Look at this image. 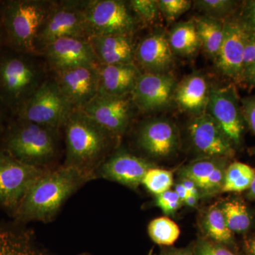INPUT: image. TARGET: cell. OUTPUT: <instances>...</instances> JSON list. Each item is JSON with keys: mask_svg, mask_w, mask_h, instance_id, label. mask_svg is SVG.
Returning <instances> with one entry per match:
<instances>
[{"mask_svg": "<svg viewBox=\"0 0 255 255\" xmlns=\"http://www.w3.org/2000/svg\"><path fill=\"white\" fill-rule=\"evenodd\" d=\"M90 180L78 169L65 165L45 171L14 211L15 219L22 222H50L68 198Z\"/></svg>", "mask_w": 255, "mask_h": 255, "instance_id": "cell-1", "label": "cell"}, {"mask_svg": "<svg viewBox=\"0 0 255 255\" xmlns=\"http://www.w3.org/2000/svg\"><path fill=\"white\" fill-rule=\"evenodd\" d=\"M63 128L66 145L64 165L78 169L91 180L117 138L79 109H74Z\"/></svg>", "mask_w": 255, "mask_h": 255, "instance_id": "cell-2", "label": "cell"}, {"mask_svg": "<svg viewBox=\"0 0 255 255\" xmlns=\"http://www.w3.org/2000/svg\"><path fill=\"white\" fill-rule=\"evenodd\" d=\"M2 149L23 163L41 168L56 157L59 128L14 118L2 134Z\"/></svg>", "mask_w": 255, "mask_h": 255, "instance_id": "cell-3", "label": "cell"}, {"mask_svg": "<svg viewBox=\"0 0 255 255\" xmlns=\"http://www.w3.org/2000/svg\"><path fill=\"white\" fill-rule=\"evenodd\" d=\"M36 55L6 46L0 49V100L12 115L47 79Z\"/></svg>", "mask_w": 255, "mask_h": 255, "instance_id": "cell-4", "label": "cell"}, {"mask_svg": "<svg viewBox=\"0 0 255 255\" xmlns=\"http://www.w3.org/2000/svg\"><path fill=\"white\" fill-rule=\"evenodd\" d=\"M53 1H0V19L6 46L28 54L38 55L36 41Z\"/></svg>", "mask_w": 255, "mask_h": 255, "instance_id": "cell-5", "label": "cell"}, {"mask_svg": "<svg viewBox=\"0 0 255 255\" xmlns=\"http://www.w3.org/2000/svg\"><path fill=\"white\" fill-rule=\"evenodd\" d=\"M73 110L54 78L46 79L13 116L20 120L60 129Z\"/></svg>", "mask_w": 255, "mask_h": 255, "instance_id": "cell-6", "label": "cell"}, {"mask_svg": "<svg viewBox=\"0 0 255 255\" xmlns=\"http://www.w3.org/2000/svg\"><path fill=\"white\" fill-rule=\"evenodd\" d=\"M85 11L88 39L106 35L133 36L138 25L128 1L88 0Z\"/></svg>", "mask_w": 255, "mask_h": 255, "instance_id": "cell-7", "label": "cell"}, {"mask_svg": "<svg viewBox=\"0 0 255 255\" xmlns=\"http://www.w3.org/2000/svg\"><path fill=\"white\" fill-rule=\"evenodd\" d=\"M85 5V1H53L37 38L38 54L47 45L59 38L88 39Z\"/></svg>", "mask_w": 255, "mask_h": 255, "instance_id": "cell-8", "label": "cell"}, {"mask_svg": "<svg viewBox=\"0 0 255 255\" xmlns=\"http://www.w3.org/2000/svg\"><path fill=\"white\" fill-rule=\"evenodd\" d=\"M206 113L211 115L236 150L244 142L247 128L236 85L212 87Z\"/></svg>", "mask_w": 255, "mask_h": 255, "instance_id": "cell-9", "label": "cell"}, {"mask_svg": "<svg viewBox=\"0 0 255 255\" xmlns=\"http://www.w3.org/2000/svg\"><path fill=\"white\" fill-rule=\"evenodd\" d=\"M44 172L0 150V205L14 213L28 189Z\"/></svg>", "mask_w": 255, "mask_h": 255, "instance_id": "cell-10", "label": "cell"}, {"mask_svg": "<svg viewBox=\"0 0 255 255\" xmlns=\"http://www.w3.org/2000/svg\"><path fill=\"white\" fill-rule=\"evenodd\" d=\"M133 107L130 95L111 97L98 94L79 110L119 139L130 126Z\"/></svg>", "mask_w": 255, "mask_h": 255, "instance_id": "cell-11", "label": "cell"}, {"mask_svg": "<svg viewBox=\"0 0 255 255\" xmlns=\"http://www.w3.org/2000/svg\"><path fill=\"white\" fill-rule=\"evenodd\" d=\"M224 24V38L219 55L214 60L215 65L233 84L241 85L244 72L243 53L248 31L238 12L225 20Z\"/></svg>", "mask_w": 255, "mask_h": 255, "instance_id": "cell-12", "label": "cell"}, {"mask_svg": "<svg viewBox=\"0 0 255 255\" xmlns=\"http://www.w3.org/2000/svg\"><path fill=\"white\" fill-rule=\"evenodd\" d=\"M191 146L202 157H226L232 159L236 147L208 113L193 117L188 124Z\"/></svg>", "mask_w": 255, "mask_h": 255, "instance_id": "cell-13", "label": "cell"}, {"mask_svg": "<svg viewBox=\"0 0 255 255\" xmlns=\"http://www.w3.org/2000/svg\"><path fill=\"white\" fill-rule=\"evenodd\" d=\"M137 142L151 158H169L177 153L180 147L179 129L169 119H147L138 128Z\"/></svg>", "mask_w": 255, "mask_h": 255, "instance_id": "cell-14", "label": "cell"}, {"mask_svg": "<svg viewBox=\"0 0 255 255\" xmlns=\"http://www.w3.org/2000/svg\"><path fill=\"white\" fill-rule=\"evenodd\" d=\"M177 82L172 73H142L132 90V103L141 113L164 110L173 101Z\"/></svg>", "mask_w": 255, "mask_h": 255, "instance_id": "cell-15", "label": "cell"}, {"mask_svg": "<svg viewBox=\"0 0 255 255\" xmlns=\"http://www.w3.org/2000/svg\"><path fill=\"white\" fill-rule=\"evenodd\" d=\"M54 73L77 67L99 65L88 39L65 37L51 42L41 50Z\"/></svg>", "mask_w": 255, "mask_h": 255, "instance_id": "cell-16", "label": "cell"}, {"mask_svg": "<svg viewBox=\"0 0 255 255\" xmlns=\"http://www.w3.org/2000/svg\"><path fill=\"white\" fill-rule=\"evenodd\" d=\"M54 80L74 109H81L99 94V65L77 67L55 73Z\"/></svg>", "mask_w": 255, "mask_h": 255, "instance_id": "cell-17", "label": "cell"}, {"mask_svg": "<svg viewBox=\"0 0 255 255\" xmlns=\"http://www.w3.org/2000/svg\"><path fill=\"white\" fill-rule=\"evenodd\" d=\"M155 163L122 149L111 154L97 171L100 177L119 183L132 189L141 185L147 171Z\"/></svg>", "mask_w": 255, "mask_h": 255, "instance_id": "cell-18", "label": "cell"}, {"mask_svg": "<svg viewBox=\"0 0 255 255\" xmlns=\"http://www.w3.org/2000/svg\"><path fill=\"white\" fill-rule=\"evenodd\" d=\"M174 54L167 33L156 31L147 35L135 46V62L142 73H170Z\"/></svg>", "mask_w": 255, "mask_h": 255, "instance_id": "cell-19", "label": "cell"}, {"mask_svg": "<svg viewBox=\"0 0 255 255\" xmlns=\"http://www.w3.org/2000/svg\"><path fill=\"white\" fill-rule=\"evenodd\" d=\"M231 160L226 157H201L183 166L178 174L194 182L202 197H210L221 193L226 169Z\"/></svg>", "mask_w": 255, "mask_h": 255, "instance_id": "cell-20", "label": "cell"}, {"mask_svg": "<svg viewBox=\"0 0 255 255\" xmlns=\"http://www.w3.org/2000/svg\"><path fill=\"white\" fill-rule=\"evenodd\" d=\"M211 89L205 75L193 73L178 82L173 101L183 112L196 117L206 113Z\"/></svg>", "mask_w": 255, "mask_h": 255, "instance_id": "cell-21", "label": "cell"}, {"mask_svg": "<svg viewBox=\"0 0 255 255\" xmlns=\"http://www.w3.org/2000/svg\"><path fill=\"white\" fill-rule=\"evenodd\" d=\"M99 65L135 63V46L132 36L106 35L89 39Z\"/></svg>", "mask_w": 255, "mask_h": 255, "instance_id": "cell-22", "label": "cell"}, {"mask_svg": "<svg viewBox=\"0 0 255 255\" xmlns=\"http://www.w3.org/2000/svg\"><path fill=\"white\" fill-rule=\"evenodd\" d=\"M99 95L124 97L131 95L142 72L135 63L100 65Z\"/></svg>", "mask_w": 255, "mask_h": 255, "instance_id": "cell-23", "label": "cell"}, {"mask_svg": "<svg viewBox=\"0 0 255 255\" xmlns=\"http://www.w3.org/2000/svg\"><path fill=\"white\" fill-rule=\"evenodd\" d=\"M199 226L203 237L236 250L235 234L228 228L220 203L212 204L202 213Z\"/></svg>", "mask_w": 255, "mask_h": 255, "instance_id": "cell-24", "label": "cell"}, {"mask_svg": "<svg viewBox=\"0 0 255 255\" xmlns=\"http://www.w3.org/2000/svg\"><path fill=\"white\" fill-rule=\"evenodd\" d=\"M228 228L234 234H249L255 225V214L248 204L239 197L220 203Z\"/></svg>", "mask_w": 255, "mask_h": 255, "instance_id": "cell-25", "label": "cell"}, {"mask_svg": "<svg viewBox=\"0 0 255 255\" xmlns=\"http://www.w3.org/2000/svg\"><path fill=\"white\" fill-rule=\"evenodd\" d=\"M169 46L174 55L193 57L201 48L194 19L176 23L167 33Z\"/></svg>", "mask_w": 255, "mask_h": 255, "instance_id": "cell-26", "label": "cell"}, {"mask_svg": "<svg viewBox=\"0 0 255 255\" xmlns=\"http://www.w3.org/2000/svg\"><path fill=\"white\" fill-rule=\"evenodd\" d=\"M200 38L201 48L210 59L217 58L224 38V21L206 16L193 18Z\"/></svg>", "mask_w": 255, "mask_h": 255, "instance_id": "cell-27", "label": "cell"}, {"mask_svg": "<svg viewBox=\"0 0 255 255\" xmlns=\"http://www.w3.org/2000/svg\"><path fill=\"white\" fill-rule=\"evenodd\" d=\"M0 255H48L27 233L0 228Z\"/></svg>", "mask_w": 255, "mask_h": 255, "instance_id": "cell-28", "label": "cell"}, {"mask_svg": "<svg viewBox=\"0 0 255 255\" xmlns=\"http://www.w3.org/2000/svg\"><path fill=\"white\" fill-rule=\"evenodd\" d=\"M255 169L243 162H231L226 169L223 182V193H241L251 187Z\"/></svg>", "mask_w": 255, "mask_h": 255, "instance_id": "cell-29", "label": "cell"}, {"mask_svg": "<svg viewBox=\"0 0 255 255\" xmlns=\"http://www.w3.org/2000/svg\"><path fill=\"white\" fill-rule=\"evenodd\" d=\"M147 233L150 239L158 246L171 247L179 238L181 231L177 223L168 216H162L149 223Z\"/></svg>", "mask_w": 255, "mask_h": 255, "instance_id": "cell-30", "label": "cell"}, {"mask_svg": "<svg viewBox=\"0 0 255 255\" xmlns=\"http://www.w3.org/2000/svg\"><path fill=\"white\" fill-rule=\"evenodd\" d=\"M193 4L204 16L225 21L237 14L242 3L233 0H196Z\"/></svg>", "mask_w": 255, "mask_h": 255, "instance_id": "cell-31", "label": "cell"}, {"mask_svg": "<svg viewBox=\"0 0 255 255\" xmlns=\"http://www.w3.org/2000/svg\"><path fill=\"white\" fill-rule=\"evenodd\" d=\"M142 185L152 195H159L173 187V172L157 167L151 168L145 174Z\"/></svg>", "mask_w": 255, "mask_h": 255, "instance_id": "cell-32", "label": "cell"}, {"mask_svg": "<svg viewBox=\"0 0 255 255\" xmlns=\"http://www.w3.org/2000/svg\"><path fill=\"white\" fill-rule=\"evenodd\" d=\"M128 4L137 22L146 26L154 24L160 14L158 0H130Z\"/></svg>", "mask_w": 255, "mask_h": 255, "instance_id": "cell-33", "label": "cell"}, {"mask_svg": "<svg viewBox=\"0 0 255 255\" xmlns=\"http://www.w3.org/2000/svg\"><path fill=\"white\" fill-rule=\"evenodd\" d=\"M159 9L168 23L174 22L188 10L190 9L193 1L189 0H159Z\"/></svg>", "mask_w": 255, "mask_h": 255, "instance_id": "cell-34", "label": "cell"}, {"mask_svg": "<svg viewBox=\"0 0 255 255\" xmlns=\"http://www.w3.org/2000/svg\"><path fill=\"white\" fill-rule=\"evenodd\" d=\"M191 247L194 255H239L236 250L204 237L198 238Z\"/></svg>", "mask_w": 255, "mask_h": 255, "instance_id": "cell-35", "label": "cell"}, {"mask_svg": "<svg viewBox=\"0 0 255 255\" xmlns=\"http://www.w3.org/2000/svg\"><path fill=\"white\" fill-rule=\"evenodd\" d=\"M155 205L158 207L166 216H174L183 206L182 201L175 191L170 189L155 196Z\"/></svg>", "mask_w": 255, "mask_h": 255, "instance_id": "cell-36", "label": "cell"}, {"mask_svg": "<svg viewBox=\"0 0 255 255\" xmlns=\"http://www.w3.org/2000/svg\"><path fill=\"white\" fill-rule=\"evenodd\" d=\"M238 14L247 30L255 36V0L243 1Z\"/></svg>", "mask_w": 255, "mask_h": 255, "instance_id": "cell-37", "label": "cell"}, {"mask_svg": "<svg viewBox=\"0 0 255 255\" xmlns=\"http://www.w3.org/2000/svg\"><path fill=\"white\" fill-rule=\"evenodd\" d=\"M241 104L247 128L255 135V95L241 99Z\"/></svg>", "mask_w": 255, "mask_h": 255, "instance_id": "cell-38", "label": "cell"}, {"mask_svg": "<svg viewBox=\"0 0 255 255\" xmlns=\"http://www.w3.org/2000/svg\"><path fill=\"white\" fill-rule=\"evenodd\" d=\"M255 64V36L248 31L243 53V68Z\"/></svg>", "mask_w": 255, "mask_h": 255, "instance_id": "cell-39", "label": "cell"}, {"mask_svg": "<svg viewBox=\"0 0 255 255\" xmlns=\"http://www.w3.org/2000/svg\"><path fill=\"white\" fill-rule=\"evenodd\" d=\"M241 85H246L250 88L255 87V64L245 69Z\"/></svg>", "mask_w": 255, "mask_h": 255, "instance_id": "cell-40", "label": "cell"}, {"mask_svg": "<svg viewBox=\"0 0 255 255\" xmlns=\"http://www.w3.org/2000/svg\"><path fill=\"white\" fill-rule=\"evenodd\" d=\"M159 255H194L193 252L192 247H188V248H164L161 251Z\"/></svg>", "mask_w": 255, "mask_h": 255, "instance_id": "cell-41", "label": "cell"}, {"mask_svg": "<svg viewBox=\"0 0 255 255\" xmlns=\"http://www.w3.org/2000/svg\"><path fill=\"white\" fill-rule=\"evenodd\" d=\"M179 181L182 182L184 187L187 189L188 194L202 198V195H201V193L199 188L190 179H187V178L180 177L179 178Z\"/></svg>", "mask_w": 255, "mask_h": 255, "instance_id": "cell-42", "label": "cell"}, {"mask_svg": "<svg viewBox=\"0 0 255 255\" xmlns=\"http://www.w3.org/2000/svg\"><path fill=\"white\" fill-rule=\"evenodd\" d=\"M8 113H11V112H10L9 109L6 107V105L3 103L2 101L0 100V135L3 134L5 128H6L4 124L6 120V117H7Z\"/></svg>", "mask_w": 255, "mask_h": 255, "instance_id": "cell-43", "label": "cell"}, {"mask_svg": "<svg viewBox=\"0 0 255 255\" xmlns=\"http://www.w3.org/2000/svg\"><path fill=\"white\" fill-rule=\"evenodd\" d=\"M243 248L245 255H255V236L245 239Z\"/></svg>", "mask_w": 255, "mask_h": 255, "instance_id": "cell-44", "label": "cell"}, {"mask_svg": "<svg viewBox=\"0 0 255 255\" xmlns=\"http://www.w3.org/2000/svg\"><path fill=\"white\" fill-rule=\"evenodd\" d=\"M174 191H175L176 194H177L178 196H179L180 200L184 201L185 200L186 198L187 197L188 192L187 189H185V187H184V185L182 184V182L180 181H178L177 183L174 185Z\"/></svg>", "mask_w": 255, "mask_h": 255, "instance_id": "cell-45", "label": "cell"}, {"mask_svg": "<svg viewBox=\"0 0 255 255\" xmlns=\"http://www.w3.org/2000/svg\"><path fill=\"white\" fill-rule=\"evenodd\" d=\"M201 198L199 196L192 195V194H188L187 197L185 200L183 201V205L187 206L189 208L194 209L199 204V199Z\"/></svg>", "mask_w": 255, "mask_h": 255, "instance_id": "cell-46", "label": "cell"}, {"mask_svg": "<svg viewBox=\"0 0 255 255\" xmlns=\"http://www.w3.org/2000/svg\"><path fill=\"white\" fill-rule=\"evenodd\" d=\"M246 198L248 200L255 201V173L251 187L247 191Z\"/></svg>", "mask_w": 255, "mask_h": 255, "instance_id": "cell-47", "label": "cell"}, {"mask_svg": "<svg viewBox=\"0 0 255 255\" xmlns=\"http://www.w3.org/2000/svg\"><path fill=\"white\" fill-rule=\"evenodd\" d=\"M5 46H6V40H5L4 28L0 19V49Z\"/></svg>", "mask_w": 255, "mask_h": 255, "instance_id": "cell-48", "label": "cell"}, {"mask_svg": "<svg viewBox=\"0 0 255 255\" xmlns=\"http://www.w3.org/2000/svg\"><path fill=\"white\" fill-rule=\"evenodd\" d=\"M251 152H252V153L253 154V155H255V147H253V148L252 149Z\"/></svg>", "mask_w": 255, "mask_h": 255, "instance_id": "cell-49", "label": "cell"}, {"mask_svg": "<svg viewBox=\"0 0 255 255\" xmlns=\"http://www.w3.org/2000/svg\"><path fill=\"white\" fill-rule=\"evenodd\" d=\"M79 255H91L87 254V253H83V254H80Z\"/></svg>", "mask_w": 255, "mask_h": 255, "instance_id": "cell-50", "label": "cell"}, {"mask_svg": "<svg viewBox=\"0 0 255 255\" xmlns=\"http://www.w3.org/2000/svg\"></svg>", "mask_w": 255, "mask_h": 255, "instance_id": "cell-51", "label": "cell"}]
</instances>
